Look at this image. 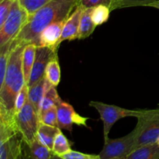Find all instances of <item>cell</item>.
<instances>
[{"instance_id":"10","label":"cell","mask_w":159,"mask_h":159,"mask_svg":"<svg viewBox=\"0 0 159 159\" xmlns=\"http://www.w3.org/2000/svg\"><path fill=\"white\" fill-rule=\"evenodd\" d=\"M57 51L46 47H37L34 65L27 83L28 87L32 86L44 77L47 65L54 56L57 55Z\"/></svg>"},{"instance_id":"33","label":"cell","mask_w":159,"mask_h":159,"mask_svg":"<svg viewBox=\"0 0 159 159\" xmlns=\"http://www.w3.org/2000/svg\"><path fill=\"white\" fill-rule=\"evenodd\" d=\"M18 159H26V158H25V156H24V155H23V150H22V152L20 153V156H19Z\"/></svg>"},{"instance_id":"1","label":"cell","mask_w":159,"mask_h":159,"mask_svg":"<svg viewBox=\"0 0 159 159\" xmlns=\"http://www.w3.org/2000/svg\"><path fill=\"white\" fill-rule=\"evenodd\" d=\"M79 4V0H52L29 16L26 23L12 40L13 45L35 43L40 33L54 22L68 19Z\"/></svg>"},{"instance_id":"9","label":"cell","mask_w":159,"mask_h":159,"mask_svg":"<svg viewBox=\"0 0 159 159\" xmlns=\"http://www.w3.org/2000/svg\"><path fill=\"white\" fill-rule=\"evenodd\" d=\"M57 127L61 130L72 131L73 124L89 127L87 125L88 117H84L79 115L75 110L72 106L68 102L61 101L57 105Z\"/></svg>"},{"instance_id":"4","label":"cell","mask_w":159,"mask_h":159,"mask_svg":"<svg viewBox=\"0 0 159 159\" xmlns=\"http://www.w3.org/2000/svg\"><path fill=\"white\" fill-rule=\"evenodd\" d=\"M16 127L21 134L23 141L26 144L32 142L37 138V133L40 126V118L37 112L27 99L23 108L14 116Z\"/></svg>"},{"instance_id":"22","label":"cell","mask_w":159,"mask_h":159,"mask_svg":"<svg viewBox=\"0 0 159 159\" xmlns=\"http://www.w3.org/2000/svg\"><path fill=\"white\" fill-rule=\"evenodd\" d=\"M11 43H12V40L8 42L3 46L0 47V93H1L3 82H4L6 68H7L8 59H9V53L11 51Z\"/></svg>"},{"instance_id":"2","label":"cell","mask_w":159,"mask_h":159,"mask_svg":"<svg viewBox=\"0 0 159 159\" xmlns=\"http://www.w3.org/2000/svg\"><path fill=\"white\" fill-rule=\"evenodd\" d=\"M24 47L25 45L23 44L13 45L11 43L7 68L0 93V102L12 116H15L14 108L17 95L26 85L22 66V55Z\"/></svg>"},{"instance_id":"24","label":"cell","mask_w":159,"mask_h":159,"mask_svg":"<svg viewBox=\"0 0 159 159\" xmlns=\"http://www.w3.org/2000/svg\"><path fill=\"white\" fill-rule=\"evenodd\" d=\"M159 0H112L110 11L133 6H148L149 4Z\"/></svg>"},{"instance_id":"17","label":"cell","mask_w":159,"mask_h":159,"mask_svg":"<svg viewBox=\"0 0 159 159\" xmlns=\"http://www.w3.org/2000/svg\"><path fill=\"white\" fill-rule=\"evenodd\" d=\"M60 130L61 129L57 127H52L40 124L37 133V139L42 144L52 151L54 138Z\"/></svg>"},{"instance_id":"29","label":"cell","mask_w":159,"mask_h":159,"mask_svg":"<svg viewBox=\"0 0 159 159\" xmlns=\"http://www.w3.org/2000/svg\"><path fill=\"white\" fill-rule=\"evenodd\" d=\"M61 158L63 159H100L99 155H89L72 150L62 155Z\"/></svg>"},{"instance_id":"34","label":"cell","mask_w":159,"mask_h":159,"mask_svg":"<svg viewBox=\"0 0 159 159\" xmlns=\"http://www.w3.org/2000/svg\"><path fill=\"white\" fill-rule=\"evenodd\" d=\"M51 159H63L61 158V157H60V156H57V155H53V156H52V158Z\"/></svg>"},{"instance_id":"15","label":"cell","mask_w":159,"mask_h":159,"mask_svg":"<svg viewBox=\"0 0 159 159\" xmlns=\"http://www.w3.org/2000/svg\"><path fill=\"white\" fill-rule=\"evenodd\" d=\"M37 45L35 43H28L24 47L22 55V66H23V75H24L25 83L27 85L30 77L31 71L35 59Z\"/></svg>"},{"instance_id":"6","label":"cell","mask_w":159,"mask_h":159,"mask_svg":"<svg viewBox=\"0 0 159 159\" xmlns=\"http://www.w3.org/2000/svg\"><path fill=\"white\" fill-rule=\"evenodd\" d=\"M27 12L20 6L18 0H15L11 6L9 15L0 30V47L11 41L19 34L28 20Z\"/></svg>"},{"instance_id":"26","label":"cell","mask_w":159,"mask_h":159,"mask_svg":"<svg viewBox=\"0 0 159 159\" xmlns=\"http://www.w3.org/2000/svg\"><path fill=\"white\" fill-rule=\"evenodd\" d=\"M40 124L45 125L57 127V106H53L45 113H43L40 116Z\"/></svg>"},{"instance_id":"32","label":"cell","mask_w":159,"mask_h":159,"mask_svg":"<svg viewBox=\"0 0 159 159\" xmlns=\"http://www.w3.org/2000/svg\"><path fill=\"white\" fill-rule=\"evenodd\" d=\"M148 6H149V7L156 8V9H159V1L154 2H152V3H151V4H149Z\"/></svg>"},{"instance_id":"7","label":"cell","mask_w":159,"mask_h":159,"mask_svg":"<svg viewBox=\"0 0 159 159\" xmlns=\"http://www.w3.org/2000/svg\"><path fill=\"white\" fill-rule=\"evenodd\" d=\"M136 137L137 130L134 128L122 138L104 141V146L99 155L100 159H125L134 149Z\"/></svg>"},{"instance_id":"14","label":"cell","mask_w":159,"mask_h":159,"mask_svg":"<svg viewBox=\"0 0 159 159\" xmlns=\"http://www.w3.org/2000/svg\"><path fill=\"white\" fill-rule=\"evenodd\" d=\"M52 85L43 77L41 80L33 85L32 86L28 87V99L35 109L37 113H39L40 106L43 97L44 96L46 92L49 89Z\"/></svg>"},{"instance_id":"23","label":"cell","mask_w":159,"mask_h":159,"mask_svg":"<svg viewBox=\"0 0 159 159\" xmlns=\"http://www.w3.org/2000/svg\"><path fill=\"white\" fill-rule=\"evenodd\" d=\"M110 12L111 11H110V8L104 5H100V6L93 7L91 16L95 25L97 26L106 23L110 17Z\"/></svg>"},{"instance_id":"12","label":"cell","mask_w":159,"mask_h":159,"mask_svg":"<svg viewBox=\"0 0 159 159\" xmlns=\"http://www.w3.org/2000/svg\"><path fill=\"white\" fill-rule=\"evenodd\" d=\"M83 9L82 6H77L71 15L68 17L64 25L61 36L59 40V44H61L64 40L71 41L75 39H79V25Z\"/></svg>"},{"instance_id":"13","label":"cell","mask_w":159,"mask_h":159,"mask_svg":"<svg viewBox=\"0 0 159 159\" xmlns=\"http://www.w3.org/2000/svg\"><path fill=\"white\" fill-rule=\"evenodd\" d=\"M23 153L26 159H51L54 155L52 151L42 144L37 138L29 144L23 141Z\"/></svg>"},{"instance_id":"25","label":"cell","mask_w":159,"mask_h":159,"mask_svg":"<svg viewBox=\"0 0 159 159\" xmlns=\"http://www.w3.org/2000/svg\"><path fill=\"white\" fill-rule=\"evenodd\" d=\"M18 1L20 6L30 16L52 0H18Z\"/></svg>"},{"instance_id":"35","label":"cell","mask_w":159,"mask_h":159,"mask_svg":"<svg viewBox=\"0 0 159 159\" xmlns=\"http://www.w3.org/2000/svg\"><path fill=\"white\" fill-rule=\"evenodd\" d=\"M3 125H4V124H2V123H0V131H1L2 128V127H3Z\"/></svg>"},{"instance_id":"20","label":"cell","mask_w":159,"mask_h":159,"mask_svg":"<svg viewBox=\"0 0 159 159\" xmlns=\"http://www.w3.org/2000/svg\"><path fill=\"white\" fill-rule=\"evenodd\" d=\"M61 101V99L57 94L56 87L51 86L45 93L44 96L43 97L41 101V103L40 106V110H39V117L43 114V113L49 110L53 106H57L59 102Z\"/></svg>"},{"instance_id":"11","label":"cell","mask_w":159,"mask_h":159,"mask_svg":"<svg viewBox=\"0 0 159 159\" xmlns=\"http://www.w3.org/2000/svg\"><path fill=\"white\" fill-rule=\"evenodd\" d=\"M65 21L66 20L54 22L47 26L39 36L37 47H46L57 50Z\"/></svg>"},{"instance_id":"19","label":"cell","mask_w":159,"mask_h":159,"mask_svg":"<svg viewBox=\"0 0 159 159\" xmlns=\"http://www.w3.org/2000/svg\"><path fill=\"white\" fill-rule=\"evenodd\" d=\"M47 80L52 86L57 87L61 80V69L57 55L54 56L49 62L45 69V75Z\"/></svg>"},{"instance_id":"3","label":"cell","mask_w":159,"mask_h":159,"mask_svg":"<svg viewBox=\"0 0 159 159\" xmlns=\"http://www.w3.org/2000/svg\"><path fill=\"white\" fill-rule=\"evenodd\" d=\"M135 129L137 137L134 149L156 143L159 138V108L144 110V113L138 118V124Z\"/></svg>"},{"instance_id":"30","label":"cell","mask_w":159,"mask_h":159,"mask_svg":"<svg viewBox=\"0 0 159 159\" xmlns=\"http://www.w3.org/2000/svg\"><path fill=\"white\" fill-rule=\"evenodd\" d=\"M111 3L112 0H79L78 6H82L83 9H88V8H93L95 6L104 5L108 6L110 9Z\"/></svg>"},{"instance_id":"36","label":"cell","mask_w":159,"mask_h":159,"mask_svg":"<svg viewBox=\"0 0 159 159\" xmlns=\"http://www.w3.org/2000/svg\"><path fill=\"white\" fill-rule=\"evenodd\" d=\"M156 143H157V144H158V147H159V138H158V140H157Z\"/></svg>"},{"instance_id":"8","label":"cell","mask_w":159,"mask_h":159,"mask_svg":"<svg viewBox=\"0 0 159 159\" xmlns=\"http://www.w3.org/2000/svg\"><path fill=\"white\" fill-rule=\"evenodd\" d=\"M23 141L15 124H4L0 131V159H18Z\"/></svg>"},{"instance_id":"5","label":"cell","mask_w":159,"mask_h":159,"mask_svg":"<svg viewBox=\"0 0 159 159\" xmlns=\"http://www.w3.org/2000/svg\"><path fill=\"white\" fill-rule=\"evenodd\" d=\"M89 106L94 107L100 115V119L103 123L104 141L109 139V133L116 121L127 116L138 118L144 113V110H127L114 105H109L96 101L90 102Z\"/></svg>"},{"instance_id":"16","label":"cell","mask_w":159,"mask_h":159,"mask_svg":"<svg viewBox=\"0 0 159 159\" xmlns=\"http://www.w3.org/2000/svg\"><path fill=\"white\" fill-rule=\"evenodd\" d=\"M125 159H159V147L157 143L141 146L130 152Z\"/></svg>"},{"instance_id":"28","label":"cell","mask_w":159,"mask_h":159,"mask_svg":"<svg viewBox=\"0 0 159 159\" xmlns=\"http://www.w3.org/2000/svg\"><path fill=\"white\" fill-rule=\"evenodd\" d=\"M14 1L15 0H2L0 2V30L9 15L11 6Z\"/></svg>"},{"instance_id":"21","label":"cell","mask_w":159,"mask_h":159,"mask_svg":"<svg viewBox=\"0 0 159 159\" xmlns=\"http://www.w3.org/2000/svg\"><path fill=\"white\" fill-rule=\"evenodd\" d=\"M71 150V144H70L69 141L64 135V134L61 132V130H60L54 138L52 152L54 155L61 157L62 155L69 152Z\"/></svg>"},{"instance_id":"27","label":"cell","mask_w":159,"mask_h":159,"mask_svg":"<svg viewBox=\"0 0 159 159\" xmlns=\"http://www.w3.org/2000/svg\"><path fill=\"white\" fill-rule=\"evenodd\" d=\"M28 99V86L27 85H25L22 88L20 93H18L16 96V99L15 101V108H14V112L16 113H18L20 110L23 107V106L26 103V100Z\"/></svg>"},{"instance_id":"18","label":"cell","mask_w":159,"mask_h":159,"mask_svg":"<svg viewBox=\"0 0 159 159\" xmlns=\"http://www.w3.org/2000/svg\"><path fill=\"white\" fill-rule=\"evenodd\" d=\"M92 10H93V8L83 9L80 20V25H79V39L80 40H83L89 37L94 32L96 27L92 20Z\"/></svg>"},{"instance_id":"31","label":"cell","mask_w":159,"mask_h":159,"mask_svg":"<svg viewBox=\"0 0 159 159\" xmlns=\"http://www.w3.org/2000/svg\"><path fill=\"white\" fill-rule=\"evenodd\" d=\"M0 123L3 124H15L14 116H12L8 113L1 102H0Z\"/></svg>"},{"instance_id":"37","label":"cell","mask_w":159,"mask_h":159,"mask_svg":"<svg viewBox=\"0 0 159 159\" xmlns=\"http://www.w3.org/2000/svg\"><path fill=\"white\" fill-rule=\"evenodd\" d=\"M2 1V0H0V2H1Z\"/></svg>"}]
</instances>
